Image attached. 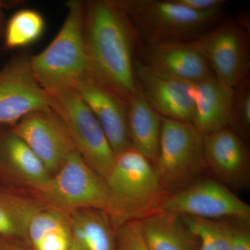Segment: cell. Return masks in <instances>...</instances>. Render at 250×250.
I'll return each mask as SVG.
<instances>
[{
  "mask_svg": "<svg viewBox=\"0 0 250 250\" xmlns=\"http://www.w3.org/2000/svg\"><path fill=\"white\" fill-rule=\"evenodd\" d=\"M83 29L87 71L127 103L139 90L134 54L141 45L129 20L113 1H90Z\"/></svg>",
  "mask_w": 250,
  "mask_h": 250,
  "instance_id": "obj_1",
  "label": "cell"
},
{
  "mask_svg": "<svg viewBox=\"0 0 250 250\" xmlns=\"http://www.w3.org/2000/svg\"><path fill=\"white\" fill-rule=\"evenodd\" d=\"M141 45L189 42L223 20L224 9L197 12L177 0H117Z\"/></svg>",
  "mask_w": 250,
  "mask_h": 250,
  "instance_id": "obj_2",
  "label": "cell"
},
{
  "mask_svg": "<svg viewBox=\"0 0 250 250\" xmlns=\"http://www.w3.org/2000/svg\"><path fill=\"white\" fill-rule=\"evenodd\" d=\"M104 182L111 200L110 218L117 227L159 211L168 195L154 166L131 146L115 156Z\"/></svg>",
  "mask_w": 250,
  "mask_h": 250,
  "instance_id": "obj_3",
  "label": "cell"
},
{
  "mask_svg": "<svg viewBox=\"0 0 250 250\" xmlns=\"http://www.w3.org/2000/svg\"><path fill=\"white\" fill-rule=\"evenodd\" d=\"M58 34L40 53L29 59L34 78L46 93L75 86L87 72L83 39L84 3L72 0Z\"/></svg>",
  "mask_w": 250,
  "mask_h": 250,
  "instance_id": "obj_4",
  "label": "cell"
},
{
  "mask_svg": "<svg viewBox=\"0 0 250 250\" xmlns=\"http://www.w3.org/2000/svg\"><path fill=\"white\" fill-rule=\"evenodd\" d=\"M154 167L168 194L190 185L205 168L204 136L192 123L162 118L160 146Z\"/></svg>",
  "mask_w": 250,
  "mask_h": 250,
  "instance_id": "obj_5",
  "label": "cell"
},
{
  "mask_svg": "<svg viewBox=\"0 0 250 250\" xmlns=\"http://www.w3.org/2000/svg\"><path fill=\"white\" fill-rule=\"evenodd\" d=\"M47 95L49 107L66 126L77 152L104 180L116 156L98 120L73 87Z\"/></svg>",
  "mask_w": 250,
  "mask_h": 250,
  "instance_id": "obj_6",
  "label": "cell"
},
{
  "mask_svg": "<svg viewBox=\"0 0 250 250\" xmlns=\"http://www.w3.org/2000/svg\"><path fill=\"white\" fill-rule=\"evenodd\" d=\"M190 43L224 84L235 90L250 78V26L244 18L222 20Z\"/></svg>",
  "mask_w": 250,
  "mask_h": 250,
  "instance_id": "obj_7",
  "label": "cell"
},
{
  "mask_svg": "<svg viewBox=\"0 0 250 250\" xmlns=\"http://www.w3.org/2000/svg\"><path fill=\"white\" fill-rule=\"evenodd\" d=\"M36 190L60 209L91 208L105 212L109 218L111 215V200L104 180L76 150Z\"/></svg>",
  "mask_w": 250,
  "mask_h": 250,
  "instance_id": "obj_8",
  "label": "cell"
},
{
  "mask_svg": "<svg viewBox=\"0 0 250 250\" xmlns=\"http://www.w3.org/2000/svg\"><path fill=\"white\" fill-rule=\"evenodd\" d=\"M160 210L210 220L231 218L241 223L250 220V206L221 182L211 179L190 184L168 194Z\"/></svg>",
  "mask_w": 250,
  "mask_h": 250,
  "instance_id": "obj_9",
  "label": "cell"
},
{
  "mask_svg": "<svg viewBox=\"0 0 250 250\" xmlns=\"http://www.w3.org/2000/svg\"><path fill=\"white\" fill-rule=\"evenodd\" d=\"M12 130L34 151L51 176L76 150L66 126L51 108L29 113Z\"/></svg>",
  "mask_w": 250,
  "mask_h": 250,
  "instance_id": "obj_10",
  "label": "cell"
},
{
  "mask_svg": "<svg viewBox=\"0 0 250 250\" xmlns=\"http://www.w3.org/2000/svg\"><path fill=\"white\" fill-rule=\"evenodd\" d=\"M138 88L147 103L164 118L192 123V83L161 71L135 59Z\"/></svg>",
  "mask_w": 250,
  "mask_h": 250,
  "instance_id": "obj_11",
  "label": "cell"
},
{
  "mask_svg": "<svg viewBox=\"0 0 250 250\" xmlns=\"http://www.w3.org/2000/svg\"><path fill=\"white\" fill-rule=\"evenodd\" d=\"M49 107L48 97L34 78L26 57L0 70V125L14 126L24 116Z\"/></svg>",
  "mask_w": 250,
  "mask_h": 250,
  "instance_id": "obj_12",
  "label": "cell"
},
{
  "mask_svg": "<svg viewBox=\"0 0 250 250\" xmlns=\"http://www.w3.org/2000/svg\"><path fill=\"white\" fill-rule=\"evenodd\" d=\"M74 88L98 120L115 156L131 147L126 103L88 71Z\"/></svg>",
  "mask_w": 250,
  "mask_h": 250,
  "instance_id": "obj_13",
  "label": "cell"
},
{
  "mask_svg": "<svg viewBox=\"0 0 250 250\" xmlns=\"http://www.w3.org/2000/svg\"><path fill=\"white\" fill-rule=\"evenodd\" d=\"M206 167L224 185L243 188L250 182V155L246 143L231 128L204 137Z\"/></svg>",
  "mask_w": 250,
  "mask_h": 250,
  "instance_id": "obj_14",
  "label": "cell"
},
{
  "mask_svg": "<svg viewBox=\"0 0 250 250\" xmlns=\"http://www.w3.org/2000/svg\"><path fill=\"white\" fill-rule=\"evenodd\" d=\"M138 51L141 62L190 83L213 75L208 62L190 42L141 45Z\"/></svg>",
  "mask_w": 250,
  "mask_h": 250,
  "instance_id": "obj_15",
  "label": "cell"
},
{
  "mask_svg": "<svg viewBox=\"0 0 250 250\" xmlns=\"http://www.w3.org/2000/svg\"><path fill=\"white\" fill-rule=\"evenodd\" d=\"M192 124L204 137L229 126L234 102V89L212 75L192 83Z\"/></svg>",
  "mask_w": 250,
  "mask_h": 250,
  "instance_id": "obj_16",
  "label": "cell"
},
{
  "mask_svg": "<svg viewBox=\"0 0 250 250\" xmlns=\"http://www.w3.org/2000/svg\"><path fill=\"white\" fill-rule=\"evenodd\" d=\"M131 146L155 165L160 146L162 117L147 103L139 89L126 103Z\"/></svg>",
  "mask_w": 250,
  "mask_h": 250,
  "instance_id": "obj_17",
  "label": "cell"
},
{
  "mask_svg": "<svg viewBox=\"0 0 250 250\" xmlns=\"http://www.w3.org/2000/svg\"><path fill=\"white\" fill-rule=\"evenodd\" d=\"M139 222L149 250H198V239L181 215L159 210Z\"/></svg>",
  "mask_w": 250,
  "mask_h": 250,
  "instance_id": "obj_18",
  "label": "cell"
},
{
  "mask_svg": "<svg viewBox=\"0 0 250 250\" xmlns=\"http://www.w3.org/2000/svg\"><path fill=\"white\" fill-rule=\"evenodd\" d=\"M71 250H116L111 218L102 210L82 208L70 211Z\"/></svg>",
  "mask_w": 250,
  "mask_h": 250,
  "instance_id": "obj_19",
  "label": "cell"
},
{
  "mask_svg": "<svg viewBox=\"0 0 250 250\" xmlns=\"http://www.w3.org/2000/svg\"><path fill=\"white\" fill-rule=\"evenodd\" d=\"M27 239L34 250H71L70 215L57 207L41 208L31 218Z\"/></svg>",
  "mask_w": 250,
  "mask_h": 250,
  "instance_id": "obj_20",
  "label": "cell"
},
{
  "mask_svg": "<svg viewBox=\"0 0 250 250\" xmlns=\"http://www.w3.org/2000/svg\"><path fill=\"white\" fill-rule=\"evenodd\" d=\"M0 148L11 167L31 187L38 188L50 178L42 161L13 130L3 135Z\"/></svg>",
  "mask_w": 250,
  "mask_h": 250,
  "instance_id": "obj_21",
  "label": "cell"
},
{
  "mask_svg": "<svg viewBox=\"0 0 250 250\" xmlns=\"http://www.w3.org/2000/svg\"><path fill=\"white\" fill-rule=\"evenodd\" d=\"M41 208L34 200L0 192V236L27 239L31 218Z\"/></svg>",
  "mask_w": 250,
  "mask_h": 250,
  "instance_id": "obj_22",
  "label": "cell"
},
{
  "mask_svg": "<svg viewBox=\"0 0 250 250\" xmlns=\"http://www.w3.org/2000/svg\"><path fill=\"white\" fill-rule=\"evenodd\" d=\"M45 29V19L39 11L31 9L18 10L5 28V47L14 49L32 45L42 37Z\"/></svg>",
  "mask_w": 250,
  "mask_h": 250,
  "instance_id": "obj_23",
  "label": "cell"
},
{
  "mask_svg": "<svg viewBox=\"0 0 250 250\" xmlns=\"http://www.w3.org/2000/svg\"><path fill=\"white\" fill-rule=\"evenodd\" d=\"M181 216L188 228L198 239V250L228 249L236 232V225L223 220Z\"/></svg>",
  "mask_w": 250,
  "mask_h": 250,
  "instance_id": "obj_24",
  "label": "cell"
},
{
  "mask_svg": "<svg viewBox=\"0 0 250 250\" xmlns=\"http://www.w3.org/2000/svg\"><path fill=\"white\" fill-rule=\"evenodd\" d=\"M229 126L243 140H248L250 131V80L245 81L235 89L231 119Z\"/></svg>",
  "mask_w": 250,
  "mask_h": 250,
  "instance_id": "obj_25",
  "label": "cell"
},
{
  "mask_svg": "<svg viewBox=\"0 0 250 250\" xmlns=\"http://www.w3.org/2000/svg\"><path fill=\"white\" fill-rule=\"evenodd\" d=\"M116 250H149L141 232L139 220L126 222L118 227Z\"/></svg>",
  "mask_w": 250,
  "mask_h": 250,
  "instance_id": "obj_26",
  "label": "cell"
},
{
  "mask_svg": "<svg viewBox=\"0 0 250 250\" xmlns=\"http://www.w3.org/2000/svg\"><path fill=\"white\" fill-rule=\"evenodd\" d=\"M185 7L197 11V12H207L224 9L226 4L225 0H177Z\"/></svg>",
  "mask_w": 250,
  "mask_h": 250,
  "instance_id": "obj_27",
  "label": "cell"
},
{
  "mask_svg": "<svg viewBox=\"0 0 250 250\" xmlns=\"http://www.w3.org/2000/svg\"><path fill=\"white\" fill-rule=\"evenodd\" d=\"M227 250H250V233L247 227H237L232 241Z\"/></svg>",
  "mask_w": 250,
  "mask_h": 250,
  "instance_id": "obj_28",
  "label": "cell"
},
{
  "mask_svg": "<svg viewBox=\"0 0 250 250\" xmlns=\"http://www.w3.org/2000/svg\"><path fill=\"white\" fill-rule=\"evenodd\" d=\"M3 10H4V3L0 1V30H1L3 24V16H4Z\"/></svg>",
  "mask_w": 250,
  "mask_h": 250,
  "instance_id": "obj_29",
  "label": "cell"
}]
</instances>
